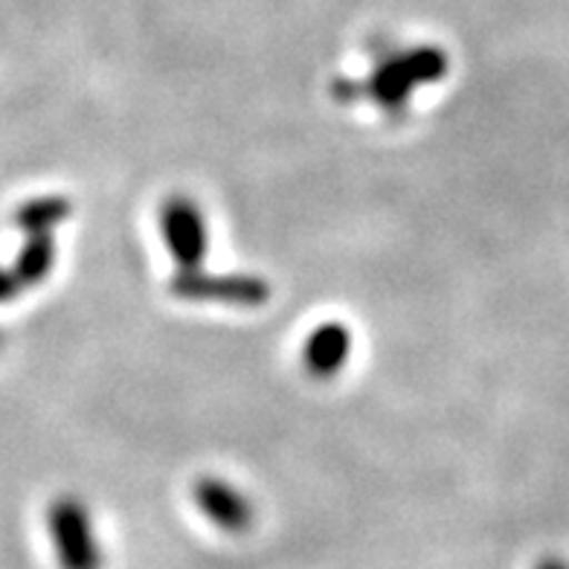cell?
<instances>
[{"label":"cell","mask_w":569,"mask_h":569,"mask_svg":"<svg viewBox=\"0 0 569 569\" xmlns=\"http://www.w3.org/2000/svg\"><path fill=\"white\" fill-rule=\"evenodd\" d=\"M448 53L436 44L407 47L396 50L387 59H381L367 76L360 90L372 99L383 111H401L412 99V93L425 84H433L448 76Z\"/></svg>","instance_id":"obj_1"},{"label":"cell","mask_w":569,"mask_h":569,"mask_svg":"<svg viewBox=\"0 0 569 569\" xmlns=\"http://www.w3.org/2000/svg\"><path fill=\"white\" fill-rule=\"evenodd\" d=\"M47 535L53 543L59 569L106 567V552H102L93 517L84 500L76 495H61L47 506Z\"/></svg>","instance_id":"obj_2"},{"label":"cell","mask_w":569,"mask_h":569,"mask_svg":"<svg viewBox=\"0 0 569 569\" xmlns=\"http://www.w3.org/2000/svg\"><path fill=\"white\" fill-rule=\"evenodd\" d=\"M169 291L187 302H221V306L259 308L270 300L268 279L253 273H207L203 268L178 270Z\"/></svg>","instance_id":"obj_3"},{"label":"cell","mask_w":569,"mask_h":569,"mask_svg":"<svg viewBox=\"0 0 569 569\" xmlns=\"http://www.w3.org/2000/svg\"><path fill=\"white\" fill-rule=\"evenodd\" d=\"M158 227L166 250L178 262V270L201 268L210 250V230L196 198L180 196V192L166 198L158 210Z\"/></svg>","instance_id":"obj_4"},{"label":"cell","mask_w":569,"mask_h":569,"mask_svg":"<svg viewBox=\"0 0 569 569\" xmlns=\"http://www.w3.org/2000/svg\"><path fill=\"white\" fill-rule=\"evenodd\" d=\"M192 500H196L198 511L216 529H221L227 535L248 532L256 520L250 497L241 488L232 486V482L221 480V477H201V480H196V486H192Z\"/></svg>","instance_id":"obj_5"},{"label":"cell","mask_w":569,"mask_h":569,"mask_svg":"<svg viewBox=\"0 0 569 569\" xmlns=\"http://www.w3.org/2000/svg\"><path fill=\"white\" fill-rule=\"evenodd\" d=\"M352 355V331L340 320H326L302 340V369L317 381L335 378Z\"/></svg>","instance_id":"obj_6"},{"label":"cell","mask_w":569,"mask_h":569,"mask_svg":"<svg viewBox=\"0 0 569 569\" xmlns=\"http://www.w3.org/2000/svg\"><path fill=\"white\" fill-rule=\"evenodd\" d=\"M56 268V236L53 232H36L27 236L16 256L12 273L21 282V288H36L44 282Z\"/></svg>","instance_id":"obj_7"},{"label":"cell","mask_w":569,"mask_h":569,"mask_svg":"<svg viewBox=\"0 0 569 569\" xmlns=\"http://www.w3.org/2000/svg\"><path fill=\"white\" fill-rule=\"evenodd\" d=\"M73 203L64 196H38L23 201L16 210V224L23 236H36V232H53L56 227L64 224L70 218Z\"/></svg>","instance_id":"obj_8"},{"label":"cell","mask_w":569,"mask_h":569,"mask_svg":"<svg viewBox=\"0 0 569 569\" xmlns=\"http://www.w3.org/2000/svg\"><path fill=\"white\" fill-rule=\"evenodd\" d=\"M21 291L23 288L16 279V273H12V268H3V264H0V302H12Z\"/></svg>","instance_id":"obj_9"},{"label":"cell","mask_w":569,"mask_h":569,"mask_svg":"<svg viewBox=\"0 0 569 569\" xmlns=\"http://www.w3.org/2000/svg\"><path fill=\"white\" fill-rule=\"evenodd\" d=\"M535 569H569V563L563 558H543Z\"/></svg>","instance_id":"obj_10"},{"label":"cell","mask_w":569,"mask_h":569,"mask_svg":"<svg viewBox=\"0 0 569 569\" xmlns=\"http://www.w3.org/2000/svg\"><path fill=\"white\" fill-rule=\"evenodd\" d=\"M3 346H7V335L0 331V352H3Z\"/></svg>","instance_id":"obj_11"}]
</instances>
